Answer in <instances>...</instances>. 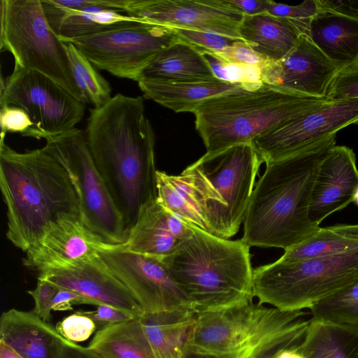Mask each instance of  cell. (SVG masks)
<instances>
[{"label": "cell", "mask_w": 358, "mask_h": 358, "mask_svg": "<svg viewBox=\"0 0 358 358\" xmlns=\"http://www.w3.org/2000/svg\"><path fill=\"white\" fill-rule=\"evenodd\" d=\"M90 110L88 148L129 232L157 196L155 137L143 97L118 93Z\"/></svg>", "instance_id": "6da1fadb"}, {"label": "cell", "mask_w": 358, "mask_h": 358, "mask_svg": "<svg viewBox=\"0 0 358 358\" xmlns=\"http://www.w3.org/2000/svg\"><path fill=\"white\" fill-rule=\"evenodd\" d=\"M335 145L336 134L266 164L245 213L243 242L286 251L320 228L308 216L312 189L321 162Z\"/></svg>", "instance_id": "7a4b0ae2"}, {"label": "cell", "mask_w": 358, "mask_h": 358, "mask_svg": "<svg viewBox=\"0 0 358 358\" xmlns=\"http://www.w3.org/2000/svg\"><path fill=\"white\" fill-rule=\"evenodd\" d=\"M0 140V187L6 206L7 238L27 252L61 215H81L64 167L43 148L15 151Z\"/></svg>", "instance_id": "3957f363"}, {"label": "cell", "mask_w": 358, "mask_h": 358, "mask_svg": "<svg viewBox=\"0 0 358 358\" xmlns=\"http://www.w3.org/2000/svg\"><path fill=\"white\" fill-rule=\"evenodd\" d=\"M250 247L192 227L169 255L161 259L197 313L224 310L253 301Z\"/></svg>", "instance_id": "277c9868"}, {"label": "cell", "mask_w": 358, "mask_h": 358, "mask_svg": "<svg viewBox=\"0 0 358 358\" xmlns=\"http://www.w3.org/2000/svg\"><path fill=\"white\" fill-rule=\"evenodd\" d=\"M303 310L284 311L250 301L229 309L197 313L187 353L208 358H266L302 341L310 320Z\"/></svg>", "instance_id": "5b68a950"}, {"label": "cell", "mask_w": 358, "mask_h": 358, "mask_svg": "<svg viewBox=\"0 0 358 358\" xmlns=\"http://www.w3.org/2000/svg\"><path fill=\"white\" fill-rule=\"evenodd\" d=\"M327 97L296 94L264 83L208 99L192 113L195 127L209 155L251 143L271 129L296 119L327 102Z\"/></svg>", "instance_id": "8992f818"}, {"label": "cell", "mask_w": 358, "mask_h": 358, "mask_svg": "<svg viewBox=\"0 0 358 358\" xmlns=\"http://www.w3.org/2000/svg\"><path fill=\"white\" fill-rule=\"evenodd\" d=\"M358 280V248L334 255L284 262L253 271L257 302L284 311L310 308Z\"/></svg>", "instance_id": "52a82bcc"}, {"label": "cell", "mask_w": 358, "mask_h": 358, "mask_svg": "<svg viewBox=\"0 0 358 358\" xmlns=\"http://www.w3.org/2000/svg\"><path fill=\"white\" fill-rule=\"evenodd\" d=\"M0 50L14 58V69L39 72L83 101L66 43L49 25L41 0H1Z\"/></svg>", "instance_id": "ba28073f"}, {"label": "cell", "mask_w": 358, "mask_h": 358, "mask_svg": "<svg viewBox=\"0 0 358 358\" xmlns=\"http://www.w3.org/2000/svg\"><path fill=\"white\" fill-rule=\"evenodd\" d=\"M43 148L67 171L78 194L85 224L106 243L124 244L129 232L94 163L85 132L76 127L47 139Z\"/></svg>", "instance_id": "9c48e42d"}, {"label": "cell", "mask_w": 358, "mask_h": 358, "mask_svg": "<svg viewBox=\"0 0 358 358\" xmlns=\"http://www.w3.org/2000/svg\"><path fill=\"white\" fill-rule=\"evenodd\" d=\"M178 40L174 28L145 20L64 42L73 44L96 68L138 82L149 62Z\"/></svg>", "instance_id": "30bf717a"}, {"label": "cell", "mask_w": 358, "mask_h": 358, "mask_svg": "<svg viewBox=\"0 0 358 358\" xmlns=\"http://www.w3.org/2000/svg\"><path fill=\"white\" fill-rule=\"evenodd\" d=\"M196 162L220 201L210 224V234L229 239L237 234L243 223L256 177L264 162L252 143L213 155L206 153Z\"/></svg>", "instance_id": "8fae6325"}, {"label": "cell", "mask_w": 358, "mask_h": 358, "mask_svg": "<svg viewBox=\"0 0 358 358\" xmlns=\"http://www.w3.org/2000/svg\"><path fill=\"white\" fill-rule=\"evenodd\" d=\"M0 104L20 107L30 117L36 138L45 140L76 128L86 103L49 77L34 71L13 70L1 79Z\"/></svg>", "instance_id": "7c38bea8"}, {"label": "cell", "mask_w": 358, "mask_h": 358, "mask_svg": "<svg viewBox=\"0 0 358 358\" xmlns=\"http://www.w3.org/2000/svg\"><path fill=\"white\" fill-rule=\"evenodd\" d=\"M99 255L128 288L143 314L184 309L194 311L189 299L161 259L127 250L122 245H111Z\"/></svg>", "instance_id": "4fadbf2b"}, {"label": "cell", "mask_w": 358, "mask_h": 358, "mask_svg": "<svg viewBox=\"0 0 358 358\" xmlns=\"http://www.w3.org/2000/svg\"><path fill=\"white\" fill-rule=\"evenodd\" d=\"M350 124H358V99L328 101L316 109L271 129L251 143L266 164L336 134Z\"/></svg>", "instance_id": "5bb4252c"}, {"label": "cell", "mask_w": 358, "mask_h": 358, "mask_svg": "<svg viewBox=\"0 0 358 358\" xmlns=\"http://www.w3.org/2000/svg\"><path fill=\"white\" fill-rule=\"evenodd\" d=\"M127 15L172 28L209 31L243 41L244 15L227 0H131Z\"/></svg>", "instance_id": "9a60e30c"}, {"label": "cell", "mask_w": 358, "mask_h": 358, "mask_svg": "<svg viewBox=\"0 0 358 358\" xmlns=\"http://www.w3.org/2000/svg\"><path fill=\"white\" fill-rule=\"evenodd\" d=\"M111 245L90 229L81 216L65 214L48 227L26 252L22 263L39 273L93 258Z\"/></svg>", "instance_id": "2e32d148"}, {"label": "cell", "mask_w": 358, "mask_h": 358, "mask_svg": "<svg viewBox=\"0 0 358 358\" xmlns=\"http://www.w3.org/2000/svg\"><path fill=\"white\" fill-rule=\"evenodd\" d=\"M339 69L307 34L284 58L262 68L264 83L306 96L325 98Z\"/></svg>", "instance_id": "e0dca14e"}, {"label": "cell", "mask_w": 358, "mask_h": 358, "mask_svg": "<svg viewBox=\"0 0 358 358\" xmlns=\"http://www.w3.org/2000/svg\"><path fill=\"white\" fill-rule=\"evenodd\" d=\"M38 278L47 280L59 289L76 292L91 305L113 306L138 317L143 314L130 291L99 255L64 268L39 273Z\"/></svg>", "instance_id": "ac0fdd59"}, {"label": "cell", "mask_w": 358, "mask_h": 358, "mask_svg": "<svg viewBox=\"0 0 358 358\" xmlns=\"http://www.w3.org/2000/svg\"><path fill=\"white\" fill-rule=\"evenodd\" d=\"M157 201L187 222L210 233L219 206L214 188L196 161L178 175L157 171Z\"/></svg>", "instance_id": "d6986e66"}, {"label": "cell", "mask_w": 358, "mask_h": 358, "mask_svg": "<svg viewBox=\"0 0 358 358\" xmlns=\"http://www.w3.org/2000/svg\"><path fill=\"white\" fill-rule=\"evenodd\" d=\"M358 187V169L354 151L333 146L321 162L312 189L308 216L315 226L353 201Z\"/></svg>", "instance_id": "ffe728a7"}, {"label": "cell", "mask_w": 358, "mask_h": 358, "mask_svg": "<svg viewBox=\"0 0 358 358\" xmlns=\"http://www.w3.org/2000/svg\"><path fill=\"white\" fill-rule=\"evenodd\" d=\"M192 227L156 199L142 208L122 246L135 253L162 259L191 235Z\"/></svg>", "instance_id": "44dd1931"}, {"label": "cell", "mask_w": 358, "mask_h": 358, "mask_svg": "<svg viewBox=\"0 0 358 358\" xmlns=\"http://www.w3.org/2000/svg\"><path fill=\"white\" fill-rule=\"evenodd\" d=\"M64 340L34 311L12 308L1 316L0 341L24 358H59Z\"/></svg>", "instance_id": "7402d4cb"}, {"label": "cell", "mask_w": 358, "mask_h": 358, "mask_svg": "<svg viewBox=\"0 0 358 358\" xmlns=\"http://www.w3.org/2000/svg\"><path fill=\"white\" fill-rule=\"evenodd\" d=\"M41 2L49 25L62 41L92 35L132 22L145 21L99 6L73 9L62 5L59 0H41Z\"/></svg>", "instance_id": "603a6c76"}, {"label": "cell", "mask_w": 358, "mask_h": 358, "mask_svg": "<svg viewBox=\"0 0 358 358\" xmlns=\"http://www.w3.org/2000/svg\"><path fill=\"white\" fill-rule=\"evenodd\" d=\"M137 83L145 98L176 113H192L202 102L219 94L242 89L253 90L217 78L193 81L141 80Z\"/></svg>", "instance_id": "cb8c5ba5"}, {"label": "cell", "mask_w": 358, "mask_h": 358, "mask_svg": "<svg viewBox=\"0 0 358 358\" xmlns=\"http://www.w3.org/2000/svg\"><path fill=\"white\" fill-rule=\"evenodd\" d=\"M308 36L339 71L358 62V19L320 10Z\"/></svg>", "instance_id": "d4e9b609"}, {"label": "cell", "mask_w": 358, "mask_h": 358, "mask_svg": "<svg viewBox=\"0 0 358 358\" xmlns=\"http://www.w3.org/2000/svg\"><path fill=\"white\" fill-rule=\"evenodd\" d=\"M238 31L241 39L254 52L271 62L284 58L297 45L303 34L289 20L267 12L245 15Z\"/></svg>", "instance_id": "484cf974"}, {"label": "cell", "mask_w": 358, "mask_h": 358, "mask_svg": "<svg viewBox=\"0 0 358 358\" xmlns=\"http://www.w3.org/2000/svg\"><path fill=\"white\" fill-rule=\"evenodd\" d=\"M195 315L194 311L184 309L143 314L139 317L155 358H185Z\"/></svg>", "instance_id": "4316f807"}, {"label": "cell", "mask_w": 358, "mask_h": 358, "mask_svg": "<svg viewBox=\"0 0 358 358\" xmlns=\"http://www.w3.org/2000/svg\"><path fill=\"white\" fill-rule=\"evenodd\" d=\"M213 79L216 78L201 52L180 39L149 62L143 70L139 80L193 81Z\"/></svg>", "instance_id": "83f0119b"}, {"label": "cell", "mask_w": 358, "mask_h": 358, "mask_svg": "<svg viewBox=\"0 0 358 358\" xmlns=\"http://www.w3.org/2000/svg\"><path fill=\"white\" fill-rule=\"evenodd\" d=\"M297 349L304 358H358V327L311 318Z\"/></svg>", "instance_id": "f1b7e54d"}, {"label": "cell", "mask_w": 358, "mask_h": 358, "mask_svg": "<svg viewBox=\"0 0 358 358\" xmlns=\"http://www.w3.org/2000/svg\"><path fill=\"white\" fill-rule=\"evenodd\" d=\"M88 347L106 358H155L139 317L96 331Z\"/></svg>", "instance_id": "f546056e"}, {"label": "cell", "mask_w": 358, "mask_h": 358, "mask_svg": "<svg viewBox=\"0 0 358 358\" xmlns=\"http://www.w3.org/2000/svg\"><path fill=\"white\" fill-rule=\"evenodd\" d=\"M64 43L74 79L83 102L92 105L94 108L101 107L112 97L109 83L73 44Z\"/></svg>", "instance_id": "4dcf8cb0"}, {"label": "cell", "mask_w": 358, "mask_h": 358, "mask_svg": "<svg viewBox=\"0 0 358 358\" xmlns=\"http://www.w3.org/2000/svg\"><path fill=\"white\" fill-rule=\"evenodd\" d=\"M357 248L358 240L342 236L329 227H320L304 241L285 251L278 260L293 262L331 256Z\"/></svg>", "instance_id": "1f68e13d"}, {"label": "cell", "mask_w": 358, "mask_h": 358, "mask_svg": "<svg viewBox=\"0 0 358 358\" xmlns=\"http://www.w3.org/2000/svg\"><path fill=\"white\" fill-rule=\"evenodd\" d=\"M310 310L312 319L358 327V280Z\"/></svg>", "instance_id": "d6a6232c"}, {"label": "cell", "mask_w": 358, "mask_h": 358, "mask_svg": "<svg viewBox=\"0 0 358 358\" xmlns=\"http://www.w3.org/2000/svg\"><path fill=\"white\" fill-rule=\"evenodd\" d=\"M201 52L216 78L231 83L241 84L250 89L258 88L264 84L262 67L228 62L215 52L206 50Z\"/></svg>", "instance_id": "836d02e7"}, {"label": "cell", "mask_w": 358, "mask_h": 358, "mask_svg": "<svg viewBox=\"0 0 358 358\" xmlns=\"http://www.w3.org/2000/svg\"><path fill=\"white\" fill-rule=\"evenodd\" d=\"M319 10L317 0H307L296 6L268 1L267 8L268 14L289 20L303 34L307 35L311 20Z\"/></svg>", "instance_id": "e575fe53"}, {"label": "cell", "mask_w": 358, "mask_h": 358, "mask_svg": "<svg viewBox=\"0 0 358 358\" xmlns=\"http://www.w3.org/2000/svg\"><path fill=\"white\" fill-rule=\"evenodd\" d=\"M179 38L199 49L220 53L231 47L237 41L218 34L187 29L174 28Z\"/></svg>", "instance_id": "d590c367"}, {"label": "cell", "mask_w": 358, "mask_h": 358, "mask_svg": "<svg viewBox=\"0 0 358 358\" xmlns=\"http://www.w3.org/2000/svg\"><path fill=\"white\" fill-rule=\"evenodd\" d=\"M0 106L1 137L5 138L6 133L10 132L36 138L34 124L24 110L6 103Z\"/></svg>", "instance_id": "8d00e7d4"}, {"label": "cell", "mask_w": 358, "mask_h": 358, "mask_svg": "<svg viewBox=\"0 0 358 358\" xmlns=\"http://www.w3.org/2000/svg\"><path fill=\"white\" fill-rule=\"evenodd\" d=\"M56 329L64 338L76 343L86 341L97 330L94 322L80 310L59 322Z\"/></svg>", "instance_id": "74e56055"}, {"label": "cell", "mask_w": 358, "mask_h": 358, "mask_svg": "<svg viewBox=\"0 0 358 358\" xmlns=\"http://www.w3.org/2000/svg\"><path fill=\"white\" fill-rule=\"evenodd\" d=\"M329 101L358 99V62L336 74L327 94Z\"/></svg>", "instance_id": "f35d334b"}, {"label": "cell", "mask_w": 358, "mask_h": 358, "mask_svg": "<svg viewBox=\"0 0 358 358\" xmlns=\"http://www.w3.org/2000/svg\"><path fill=\"white\" fill-rule=\"evenodd\" d=\"M58 291L57 287L40 278H38L35 289L27 291L34 300L35 307L33 311L45 322H49L51 319L52 301Z\"/></svg>", "instance_id": "ab89813d"}, {"label": "cell", "mask_w": 358, "mask_h": 358, "mask_svg": "<svg viewBox=\"0 0 358 358\" xmlns=\"http://www.w3.org/2000/svg\"><path fill=\"white\" fill-rule=\"evenodd\" d=\"M80 312L94 322L97 331L113 324L138 317L126 310L108 305L98 306L95 310H80Z\"/></svg>", "instance_id": "60d3db41"}, {"label": "cell", "mask_w": 358, "mask_h": 358, "mask_svg": "<svg viewBox=\"0 0 358 358\" xmlns=\"http://www.w3.org/2000/svg\"><path fill=\"white\" fill-rule=\"evenodd\" d=\"M216 54L228 62L254 65L262 68L269 62L254 52L243 41H237L232 46L226 48L222 52Z\"/></svg>", "instance_id": "b9f144b4"}, {"label": "cell", "mask_w": 358, "mask_h": 358, "mask_svg": "<svg viewBox=\"0 0 358 358\" xmlns=\"http://www.w3.org/2000/svg\"><path fill=\"white\" fill-rule=\"evenodd\" d=\"M320 10L358 19V1L317 0Z\"/></svg>", "instance_id": "7bdbcfd3"}, {"label": "cell", "mask_w": 358, "mask_h": 358, "mask_svg": "<svg viewBox=\"0 0 358 358\" xmlns=\"http://www.w3.org/2000/svg\"><path fill=\"white\" fill-rule=\"evenodd\" d=\"M90 304V302L80 294L64 289H59L55 295L52 308V310L66 311L72 310L73 305Z\"/></svg>", "instance_id": "ee69618b"}, {"label": "cell", "mask_w": 358, "mask_h": 358, "mask_svg": "<svg viewBox=\"0 0 358 358\" xmlns=\"http://www.w3.org/2000/svg\"><path fill=\"white\" fill-rule=\"evenodd\" d=\"M59 358H106L99 352L65 338Z\"/></svg>", "instance_id": "f6af8a7d"}, {"label": "cell", "mask_w": 358, "mask_h": 358, "mask_svg": "<svg viewBox=\"0 0 358 358\" xmlns=\"http://www.w3.org/2000/svg\"><path fill=\"white\" fill-rule=\"evenodd\" d=\"M244 15L252 16L267 12L268 0H227Z\"/></svg>", "instance_id": "bcb514c9"}, {"label": "cell", "mask_w": 358, "mask_h": 358, "mask_svg": "<svg viewBox=\"0 0 358 358\" xmlns=\"http://www.w3.org/2000/svg\"><path fill=\"white\" fill-rule=\"evenodd\" d=\"M329 227L342 236L358 240V224H336Z\"/></svg>", "instance_id": "7dc6e473"}, {"label": "cell", "mask_w": 358, "mask_h": 358, "mask_svg": "<svg viewBox=\"0 0 358 358\" xmlns=\"http://www.w3.org/2000/svg\"><path fill=\"white\" fill-rule=\"evenodd\" d=\"M0 358H24L8 345L0 341Z\"/></svg>", "instance_id": "c3c4849f"}, {"label": "cell", "mask_w": 358, "mask_h": 358, "mask_svg": "<svg viewBox=\"0 0 358 358\" xmlns=\"http://www.w3.org/2000/svg\"><path fill=\"white\" fill-rule=\"evenodd\" d=\"M185 358H208L203 355L195 353H187Z\"/></svg>", "instance_id": "681fc988"}, {"label": "cell", "mask_w": 358, "mask_h": 358, "mask_svg": "<svg viewBox=\"0 0 358 358\" xmlns=\"http://www.w3.org/2000/svg\"><path fill=\"white\" fill-rule=\"evenodd\" d=\"M353 202L358 206V187L355 192Z\"/></svg>", "instance_id": "f907efd6"}, {"label": "cell", "mask_w": 358, "mask_h": 358, "mask_svg": "<svg viewBox=\"0 0 358 358\" xmlns=\"http://www.w3.org/2000/svg\"><path fill=\"white\" fill-rule=\"evenodd\" d=\"M277 352L275 354H274L273 355H271L270 357H268L266 358H275V355H276Z\"/></svg>", "instance_id": "816d5d0a"}]
</instances>
